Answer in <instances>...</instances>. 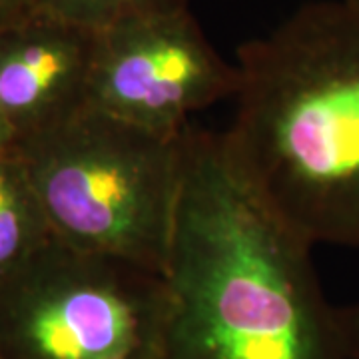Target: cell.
<instances>
[{
  "instance_id": "obj_1",
  "label": "cell",
  "mask_w": 359,
  "mask_h": 359,
  "mask_svg": "<svg viewBox=\"0 0 359 359\" xmlns=\"http://www.w3.org/2000/svg\"><path fill=\"white\" fill-rule=\"evenodd\" d=\"M311 248L259 200L222 134L190 126L162 359H349Z\"/></svg>"
},
{
  "instance_id": "obj_2",
  "label": "cell",
  "mask_w": 359,
  "mask_h": 359,
  "mask_svg": "<svg viewBox=\"0 0 359 359\" xmlns=\"http://www.w3.org/2000/svg\"><path fill=\"white\" fill-rule=\"evenodd\" d=\"M222 132L240 174L306 242L359 245V11L309 2L238 50Z\"/></svg>"
},
{
  "instance_id": "obj_3",
  "label": "cell",
  "mask_w": 359,
  "mask_h": 359,
  "mask_svg": "<svg viewBox=\"0 0 359 359\" xmlns=\"http://www.w3.org/2000/svg\"><path fill=\"white\" fill-rule=\"evenodd\" d=\"M188 130L156 134L86 104L14 150L56 240L164 276Z\"/></svg>"
},
{
  "instance_id": "obj_4",
  "label": "cell",
  "mask_w": 359,
  "mask_h": 359,
  "mask_svg": "<svg viewBox=\"0 0 359 359\" xmlns=\"http://www.w3.org/2000/svg\"><path fill=\"white\" fill-rule=\"evenodd\" d=\"M164 276L52 236L0 282L8 359H162Z\"/></svg>"
},
{
  "instance_id": "obj_5",
  "label": "cell",
  "mask_w": 359,
  "mask_h": 359,
  "mask_svg": "<svg viewBox=\"0 0 359 359\" xmlns=\"http://www.w3.org/2000/svg\"><path fill=\"white\" fill-rule=\"evenodd\" d=\"M236 90L238 66L216 52L190 6L96 32L88 104L134 126L180 136L194 114Z\"/></svg>"
},
{
  "instance_id": "obj_6",
  "label": "cell",
  "mask_w": 359,
  "mask_h": 359,
  "mask_svg": "<svg viewBox=\"0 0 359 359\" xmlns=\"http://www.w3.org/2000/svg\"><path fill=\"white\" fill-rule=\"evenodd\" d=\"M96 32L28 13L0 30V118L14 142L88 104Z\"/></svg>"
},
{
  "instance_id": "obj_7",
  "label": "cell",
  "mask_w": 359,
  "mask_h": 359,
  "mask_svg": "<svg viewBox=\"0 0 359 359\" xmlns=\"http://www.w3.org/2000/svg\"><path fill=\"white\" fill-rule=\"evenodd\" d=\"M50 238L39 196L13 146L0 154V282L13 276Z\"/></svg>"
},
{
  "instance_id": "obj_8",
  "label": "cell",
  "mask_w": 359,
  "mask_h": 359,
  "mask_svg": "<svg viewBox=\"0 0 359 359\" xmlns=\"http://www.w3.org/2000/svg\"><path fill=\"white\" fill-rule=\"evenodd\" d=\"M30 13L46 14L100 32L144 14L190 6V0H28Z\"/></svg>"
},
{
  "instance_id": "obj_9",
  "label": "cell",
  "mask_w": 359,
  "mask_h": 359,
  "mask_svg": "<svg viewBox=\"0 0 359 359\" xmlns=\"http://www.w3.org/2000/svg\"><path fill=\"white\" fill-rule=\"evenodd\" d=\"M337 321L341 330V339L346 346L347 358L359 359V302L355 306L337 311Z\"/></svg>"
},
{
  "instance_id": "obj_10",
  "label": "cell",
  "mask_w": 359,
  "mask_h": 359,
  "mask_svg": "<svg viewBox=\"0 0 359 359\" xmlns=\"http://www.w3.org/2000/svg\"><path fill=\"white\" fill-rule=\"evenodd\" d=\"M30 13L28 0H0V30Z\"/></svg>"
},
{
  "instance_id": "obj_11",
  "label": "cell",
  "mask_w": 359,
  "mask_h": 359,
  "mask_svg": "<svg viewBox=\"0 0 359 359\" xmlns=\"http://www.w3.org/2000/svg\"><path fill=\"white\" fill-rule=\"evenodd\" d=\"M13 146H14L13 130L8 128V124L0 118V154L8 152Z\"/></svg>"
},
{
  "instance_id": "obj_12",
  "label": "cell",
  "mask_w": 359,
  "mask_h": 359,
  "mask_svg": "<svg viewBox=\"0 0 359 359\" xmlns=\"http://www.w3.org/2000/svg\"><path fill=\"white\" fill-rule=\"evenodd\" d=\"M346 4H349V6H353V8H358L359 11V0H344Z\"/></svg>"
},
{
  "instance_id": "obj_13",
  "label": "cell",
  "mask_w": 359,
  "mask_h": 359,
  "mask_svg": "<svg viewBox=\"0 0 359 359\" xmlns=\"http://www.w3.org/2000/svg\"><path fill=\"white\" fill-rule=\"evenodd\" d=\"M0 359H8V358H6V355H4V353H0Z\"/></svg>"
}]
</instances>
